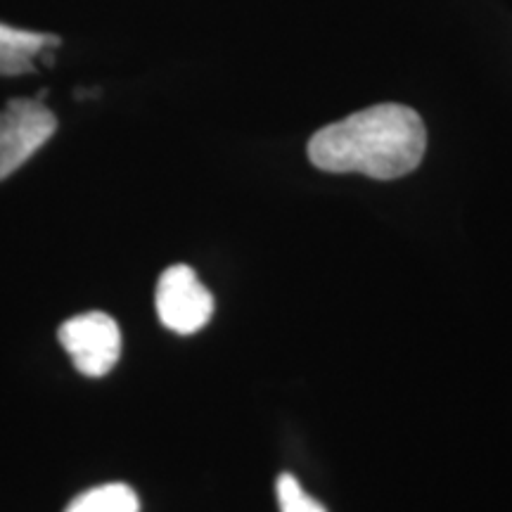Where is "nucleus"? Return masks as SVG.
<instances>
[{
	"instance_id": "5",
	"label": "nucleus",
	"mask_w": 512,
	"mask_h": 512,
	"mask_svg": "<svg viewBox=\"0 0 512 512\" xmlns=\"http://www.w3.org/2000/svg\"><path fill=\"white\" fill-rule=\"evenodd\" d=\"M60 46V38L10 27L0 22V76L36 72V64L48 48Z\"/></svg>"
},
{
	"instance_id": "7",
	"label": "nucleus",
	"mask_w": 512,
	"mask_h": 512,
	"mask_svg": "<svg viewBox=\"0 0 512 512\" xmlns=\"http://www.w3.org/2000/svg\"><path fill=\"white\" fill-rule=\"evenodd\" d=\"M275 491H278L280 512H328L316 498L306 494L292 475H280L278 484H275Z\"/></svg>"
},
{
	"instance_id": "3",
	"label": "nucleus",
	"mask_w": 512,
	"mask_h": 512,
	"mask_svg": "<svg viewBox=\"0 0 512 512\" xmlns=\"http://www.w3.org/2000/svg\"><path fill=\"white\" fill-rule=\"evenodd\" d=\"M57 339L86 377H102L117 366L121 356V330L117 320L102 311L83 313L60 325Z\"/></svg>"
},
{
	"instance_id": "2",
	"label": "nucleus",
	"mask_w": 512,
	"mask_h": 512,
	"mask_svg": "<svg viewBox=\"0 0 512 512\" xmlns=\"http://www.w3.org/2000/svg\"><path fill=\"white\" fill-rule=\"evenodd\" d=\"M55 131L57 117L41 98L10 100L0 110V181L22 169Z\"/></svg>"
},
{
	"instance_id": "6",
	"label": "nucleus",
	"mask_w": 512,
	"mask_h": 512,
	"mask_svg": "<svg viewBox=\"0 0 512 512\" xmlns=\"http://www.w3.org/2000/svg\"><path fill=\"white\" fill-rule=\"evenodd\" d=\"M64 512H140V501L131 486L102 484L76 496Z\"/></svg>"
},
{
	"instance_id": "4",
	"label": "nucleus",
	"mask_w": 512,
	"mask_h": 512,
	"mask_svg": "<svg viewBox=\"0 0 512 512\" xmlns=\"http://www.w3.org/2000/svg\"><path fill=\"white\" fill-rule=\"evenodd\" d=\"M157 316L176 335H195L214 316V297L190 266L166 268L157 283Z\"/></svg>"
},
{
	"instance_id": "1",
	"label": "nucleus",
	"mask_w": 512,
	"mask_h": 512,
	"mask_svg": "<svg viewBox=\"0 0 512 512\" xmlns=\"http://www.w3.org/2000/svg\"><path fill=\"white\" fill-rule=\"evenodd\" d=\"M427 131L420 114L384 102L320 128L309 140V159L328 174H363L394 181L415 171L425 157Z\"/></svg>"
}]
</instances>
